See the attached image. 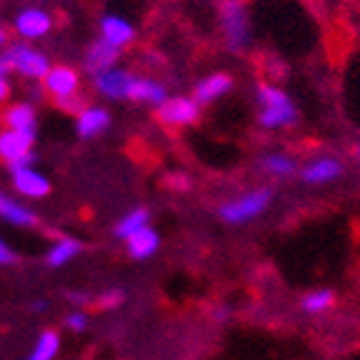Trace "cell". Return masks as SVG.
I'll return each mask as SVG.
<instances>
[{"instance_id": "44dd1931", "label": "cell", "mask_w": 360, "mask_h": 360, "mask_svg": "<svg viewBox=\"0 0 360 360\" xmlns=\"http://www.w3.org/2000/svg\"><path fill=\"white\" fill-rule=\"evenodd\" d=\"M81 252H84V242L81 240H76V237H58L49 247V252H46V264L53 267V270H60L68 262H73Z\"/></svg>"}, {"instance_id": "9a60e30c", "label": "cell", "mask_w": 360, "mask_h": 360, "mask_svg": "<svg viewBox=\"0 0 360 360\" xmlns=\"http://www.w3.org/2000/svg\"><path fill=\"white\" fill-rule=\"evenodd\" d=\"M0 127L23 134H38V111L30 101L6 103L0 108Z\"/></svg>"}, {"instance_id": "30bf717a", "label": "cell", "mask_w": 360, "mask_h": 360, "mask_svg": "<svg viewBox=\"0 0 360 360\" xmlns=\"http://www.w3.org/2000/svg\"><path fill=\"white\" fill-rule=\"evenodd\" d=\"M11 181L15 194L23 199H43L51 194V179L41 169H36V164L11 169Z\"/></svg>"}, {"instance_id": "1f68e13d", "label": "cell", "mask_w": 360, "mask_h": 360, "mask_svg": "<svg viewBox=\"0 0 360 360\" xmlns=\"http://www.w3.org/2000/svg\"><path fill=\"white\" fill-rule=\"evenodd\" d=\"M8 43H11V41H8V30L3 28V25H0V53H3V51L8 49Z\"/></svg>"}, {"instance_id": "6da1fadb", "label": "cell", "mask_w": 360, "mask_h": 360, "mask_svg": "<svg viewBox=\"0 0 360 360\" xmlns=\"http://www.w3.org/2000/svg\"><path fill=\"white\" fill-rule=\"evenodd\" d=\"M255 108H257V124L259 129L270 134L288 131L297 124L300 111L297 103L292 101L283 86L272 84V81H259L255 89Z\"/></svg>"}, {"instance_id": "484cf974", "label": "cell", "mask_w": 360, "mask_h": 360, "mask_svg": "<svg viewBox=\"0 0 360 360\" xmlns=\"http://www.w3.org/2000/svg\"><path fill=\"white\" fill-rule=\"evenodd\" d=\"M63 328L71 333H84L89 330V312L84 307H76V310H68L63 315Z\"/></svg>"}, {"instance_id": "f546056e", "label": "cell", "mask_w": 360, "mask_h": 360, "mask_svg": "<svg viewBox=\"0 0 360 360\" xmlns=\"http://www.w3.org/2000/svg\"><path fill=\"white\" fill-rule=\"evenodd\" d=\"M212 318H214V323H227L229 318H232V310H229V307H214V310H212Z\"/></svg>"}, {"instance_id": "ba28073f", "label": "cell", "mask_w": 360, "mask_h": 360, "mask_svg": "<svg viewBox=\"0 0 360 360\" xmlns=\"http://www.w3.org/2000/svg\"><path fill=\"white\" fill-rule=\"evenodd\" d=\"M342 174H345V164L333 154H315V156H310L307 162H302L300 169H297V176H300L307 186L335 184Z\"/></svg>"}, {"instance_id": "d6986e66", "label": "cell", "mask_w": 360, "mask_h": 360, "mask_svg": "<svg viewBox=\"0 0 360 360\" xmlns=\"http://www.w3.org/2000/svg\"><path fill=\"white\" fill-rule=\"evenodd\" d=\"M0 219H6L8 224H15V227H36L38 224L36 212L30 210L25 202L3 192V189H0Z\"/></svg>"}, {"instance_id": "3957f363", "label": "cell", "mask_w": 360, "mask_h": 360, "mask_svg": "<svg viewBox=\"0 0 360 360\" xmlns=\"http://www.w3.org/2000/svg\"><path fill=\"white\" fill-rule=\"evenodd\" d=\"M272 199H275L272 186H252L247 192L224 199L219 205V219L229 227H240V224H247L262 217L272 207Z\"/></svg>"}, {"instance_id": "2e32d148", "label": "cell", "mask_w": 360, "mask_h": 360, "mask_svg": "<svg viewBox=\"0 0 360 360\" xmlns=\"http://www.w3.org/2000/svg\"><path fill=\"white\" fill-rule=\"evenodd\" d=\"M167 96H169V91L162 81H156V78H151V76H141V73H134V81H131V89H129L127 101L156 108Z\"/></svg>"}, {"instance_id": "603a6c76", "label": "cell", "mask_w": 360, "mask_h": 360, "mask_svg": "<svg viewBox=\"0 0 360 360\" xmlns=\"http://www.w3.org/2000/svg\"><path fill=\"white\" fill-rule=\"evenodd\" d=\"M60 335L56 330H41L25 360H56L60 353Z\"/></svg>"}, {"instance_id": "8fae6325", "label": "cell", "mask_w": 360, "mask_h": 360, "mask_svg": "<svg viewBox=\"0 0 360 360\" xmlns=\"http://www.w3.org/2000/svg\"><path fill=\"white\" fill-rule=\"evenodd\" d=\"M13 28L20 41H38L53 30V15L43 8H23L13 20Z\"/></svg>"}, {"instance_id": "d4e9b609", "label": "cell", "mask_w": 360, "mask_h": 360, "mask_svg": "<svg viewBox=\"0 0 360 360\" xmlns=\"http://www.w3.org/2000/svg\"><path fill=\"white\" fill-rule=\"evenodd\" d=\"M124 300H127V292L121 288H108L101 295H96V297H91V302L101 307V310H116V307L124 305Z\"/></svg>"}, {"instance_id": "e0dca14e", "label": "cell", "mask_w": 360, "mask_h": 360, "mask_svg": "<svg viewBox=\"0 0 360 360\" xmlns=\"http://www.w3.org/2000/svg\"><path fill=\"white\" fill-rule=\"evenodd\" d=\"M259 169H262V174H267L270 179H290V176H297L300 162H297L290 151L275 149L259 156Z\"/></svg>"}, {"instance_id": "ffe728a7", "label": "cell", "mask_w": 360, "mask_h": 360, "mask_svg": "<svg viewBox=\"0 0 360 360\" xmlns=\"http://www.w3.org/2000/svg\"><path fill=\"white\" fill-rule=\"evenodd\" d=\"M121 58V51L114 49V46H108L106 41H94L89 46V51H86V58H84V66L86 71H89V76H94V73L98 71H106V68L116 66Z\"/></svg>"}, {"instance_id": "836d02e7", "label": "cell", "mask_w": 360, "mask_h": 360, "mask_svg": "<svg viewBox=\"0 0 360 360\" xmlns=\"http://www.w3.org/2000/svg\"><path fill=\"white\" fill-rule=\"evenodd\" d=\"M353 156H355V162L360 164V141H358V144H355V149H353Z\"/></svg>"}, {"instance_id": "5b68a950", "label": "cell", "mask_w": 360, "mask_h": 360, "mask_svg": "<svg viewBox=\"0 0 360 360\" xmlns=\"http://www.w3.org/2000/svg\"><path fill=\"white\" fill-rule=\"evenodd\" d=\"M11 73L28 78V81H41L51 68V58L43 51H38L36 46H30L28 41L8 43V49L3 51Z\"/></svg>"}, {"instance_id": "7402d4cb", "label": "cell", "mask_w": 360, "mask_h": 360, "mask_svg": "<svg viewBox=\"0 0 360 360\" xmlns=\"http://www.w3.org/2000/svg\"><path fill=\"white\" fill-rule=\"evenodd\" d=\"M151 224V210L149 207H134L127 214H121L114 224V237L119 242L129 240L131 234H136L139 229H144Z\"/></svg>"}, {"instance_id": "cb8c5ba5", "label": "cell", "mask_w": 360, "mask_h": 360, "mask_svg": "<svg viewBox=\"0 0 360 360\" xmlns=\"http://www.w3.org/2000/svg\"><path fill=\"white\" fill-rule=\"evenodd\" d=\"M300 307L307 315H323L335 307V292L330 288H315L300 297Z\"/></svg>"}, {"instance_id": "277c9868", "label": "cell", "mask_w": 360, "mask_h": 360, "mask_svg": "<svg viewBox=\"0 0 360 360\" xmlns=\"http://www.w3.org/2000/svg\"><path fill=\"white\" fill-rule=\"evenodd\" d=\"M41 86L60 108H68L76 114L78 108L84 106V101H81V73L73 66H66V63L53 66L51 63L49 73L41 78Z\"/></svg>"}, {"instance_id": "4fadbf2b", "label": "cell", "mask_w": 360, "mask_h": 360, "mask_svg": "<svg viewBox=\"0 0 360 360\" xmlns=\"http://www.w3.org/2000/svg\"><path fill=\"white\" fill-rule=\"evenodd\" d=\"M76 134L81 139H98L111 127V111L101 103H86L76 111Z\"/></svg>"}, {"instance_id": "4316f807", "label": "cell", "mask_w": 360, "mask_h": 360, "mask_svg": "<svg viewBox=\"0 0 360 360\" xmlns=\"http://www.w3.org/2000/svg\"><path fill=\"white\" fill-rule=\"evenodd\" d=\"M164 186L172 189V192H189L192 189V176L184 174V172H169L164 176Z\"/></svg>"}, {"instance_id": "7a4b0ae2", "label": "cell", "mask_w": 360, "mask_h": 360, "mask_svg": "<svg viewBox=\"0 0 360 360\" xmlns=\"http://www.w3.org/2000/svg\"><path fill=\"white\" fill-rule=\"evenodd\" d=\"M219 30L224 49L242 56L252 46V20L245 0H219Z\"/></svg>"}, {"instance_id": "7c38bea8", "label": "cell", "mask_w": 360, "mask_h": 360, "mask_svg": "<svg viewBox=\"0 0 360 360\" xmlns=\"http://www.w3.org/2000/svg\"><path fill=\"white\" fill-rule=\"evenodd\" d=\"M98 38L124 53V51L136 41V28H134L131 20L124 18V15L106 13V15H101V20H98Z\"/></svg>"}, {"instance_id": "ac0fdd59", "label": "cell", "mask_w": 360, "mask_h": 360, "mask_svg": "<svg viewBox=\"0 0 360 360\" xmlns=\"http://www.w3.org/2000/svg\"><path fill=\"white\" fill-rule=\"evenodd\" d=\"M124 245H127L129 257L136 259V262H146V259H151L156 252H159L162 237H159V232L149 224V227L139 229L136 234H131L129 240H124Z\"/></svg>"}, {"instance_id": "52a82bcc", "label": "cell", "mask_w": 360, "mask_h": 360, "mask_svg": "<svg viewBox=\"0 0 360 360\" xmlns=\"http://www.w3.org/2000/svg\"><path fill=\"white\" fill-rule=\"evenodd\" d=\"M0 162L8 169L36 164V134L0 129Z\"/></svg>"}, {"instance_id": "4dcf8cb0", "label": "cell", "mask_w": 360, "mask_h": 360, "mask_svg": "<svg viewBox=\"0 0 360 360\" xmlns=\"http://www.w3.org/2000/svg\"><path fill=\"white\" fill-rule=\"evenodd\" d=\"M49 310V300H33L30 305V312H46Z\"/></svg>"}, {"instance_id": "f1b7e54d", "label": "cell", "mask_w": 360, "mask_h": 360, "mask_svg": "<svg viewBox=\"0 0 360 360\" xmlns=\"http://www.w3.org/2000/svg\"><path fill=\"white\" fill-rule=\"evenodd\" d=\"M13 259H15V255H13V250L8 247V242L0 237V264H11Z\"/></svg>"}, {"instance_id": "83f0119b", "label": "cell", "mask_w": 360, "mask_h": 360, "mask_svg": "<svg viewBox=\"0 0 360 360\" xmlns=\"http://www.w3.org/2000/svg\"><path fill=\"white\" fill-rule=\"evenodd\" d=\"M11 76H0V106H6V101L11 98Z\"/></svg>"}, {"instance_id": "8992f818", "label": "cell", "mask_w": 360, "mask_h": 360, "mask_svg": "<svg viewBox=\"0 0 360 360\" xmlns=\"http://www.w3.org/2000/svg\"><path fill=\"white\" fill-rule=\"evenodd\" d=\"M154 114H156V121H159L164 129L179 131V129H189L197 124L199 116H202V106H199L194 96H184V94L172 96V94H169V96L154 108Z\"/></svg>"}, {"instance_id": "9c48e42d", "label": "cell", "mask_w": 360, "mask_h": 360, "mask_svg": "<svg viewBox=\"0 0 360 360\" xmlns=\"http://www.w3.org/2000/svg\"><path fill=\"white\" fill-rule=\"evenodd\" d=\"M131 81H134V71L121 68L119 63L106 68V71H98L91 76L94 91H96L101 98H106V101H127Z\"/></svg>"}, {"instance_id": "5bb4252c", "label": "cell", "mask_w": 360, "mask_h": 360, "mask_svg": "<svg viewBox=\"0 0 360 360\" xmlns=\"http://www.w3.org/2000/svg\"><path fill=\"white\" fill-rule=\"evenodd\" d=\"M232 89H234L232 73L212 71V73H207V76H202L197 84H194L192 96L197 98L199 106L205 108V106H212L214 101H219V98H224Z\"/></svg>"}, {"instance_id": "d6a6232c", "label": "cell", "mask_w": 360, "mask_h": 360, "mask_svg": "<svg viewBox=\"0 0 360 360\" xmlns=\"http://www.w3.org/2000/svg\"><path fill=\"white\" fill-rule=\"evenodd\" d=\"M0 76H11V66H8V60L3 53H0Z\"/></svg>"}]
</instances>
